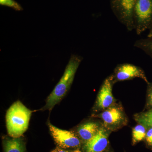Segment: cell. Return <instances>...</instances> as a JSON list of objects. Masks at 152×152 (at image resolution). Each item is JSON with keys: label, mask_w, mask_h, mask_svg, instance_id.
I'll return each instance as SVG.
<instances>
[{"label": "cell", "mask_w": 152, "mask_h": 152, "mask_svg": "<svg viewBox=\"0 0 152 152\" xmlns=\"http://www.w3.org/2000/svg\"><path fill=\"white\" fill-rule=\"evenodd\" d=\"M82 60L83 58L80 56L72 55L61 78L48 96L45 105L41 109L42 110H51L66 96L73 82L75 75Z\"/></svg>", "instance_id": "cell-1"}, {"label": "cell", "mask_w": 152, "mask_h": 152, "mask_svg": "<svg viewBox=\"0 0 152 152\" xmlns=\"http://www.w3.org/2000/svg\"><path fill=\"white\" fill-rule=\"evenodd\" d=\"M32 112L20 101L11 105L6 116L7 130L10 136L14 138L21 137L28 129Z\"/></svg>", "instance_id": "cell-2"}, {"label": "cell", "mask_w": 152, "mask_h": 152, "mask_svg": "<svg viewBox=\"0 0 152 152\" xmlns=\"http://www.w3.org/2000/svg\"><path fill=\"white\" fill-rule=\"evenodd\" d=\"M93 117L102 120L103 126L111 132L116 131L127 125V117L120 104L115 103L108 108Z\"/></svg>", "instance_id": "cell-3"}, {"label": "cell", "mask_w": 152, "mask_h": 152, "mask_svg": "<svg viewBox=\"0 0 152 152\" xmlns=\"http://www.w3.org/2000/svg\"><path fill=\"white\" fill-rule=\"evenodd\" d=\"M134 18L137 34L148 30L152 21V0H136Z\"/></svg>", "instance_id": "cell-4"}, {"label": "cell", "mask_w": 152, "mask_h": 152, "mask_svg": "<svg viewBox=\"0 0 152 152\" xmlns=\"http://www.w3.org/2000/svg\"><path fill=\"white\" fill-rule=\"evenodd\" d=\"M136 0H112L113 10L121 23L129 31L134 30V8Z\"/></svg>", "instance_id": "cell-5"}, {"label": "cell", "mask_w": 152, "mask_h": 152, "mask_svg": "<svg viewBox=\"0 0 152 152\" xmlns=\"http://www.w3.org/2000/svg\"><path fill=\"white\" fill-rule=\"evenodd\" d=\"M49 130L58 146L65 149L77 148L81 142L77 135L72 131L61 129L48 122Z\"/></svg>", "instance_id": "cell-6"}, {"label": "cell", "mask_w": 152, "mask_h": 152, "mask_svg": "<svg viewBox=\"0 0 152 152\" xmlns=\"http://www.w3.org/2000/svg\"><path fill=\"white\" fill-rule=\"evenodd\" d=\"M112 75L114 83L128 80L135 78L142 79L147 83H149L147 80L145 72L141 68L129 63L118 65L115 68L114 73Z\"/></svg>", "instance_id": "cell-7"}, {"label": "cell", "mask_w": 152, "mask_h": 152, "mask_svg": "<svg viewBox=\"0 0 152 152\" xmlns=\"http://www.w3.org/2000/svg\"><path fill=\"white\" fill-rule=\"evenodd\" d=\"M114 83L112 75L104 80L95 104V109L97 111H103L115 103L113 94V86Z\"/></svg>", "instance_id": "cell-8"}, {"label": "cell", "mask_w": 152, "mask_h": 152, "mask_svg": "<svg viewBox=\"0 0 152 152\" xmlns=\"http://www.w3.org/2000/svg\"><path fill=\"white\" fill-rule=\"evenodd\" d=\"M111 131L102 126L97 134L84 143L85 152H104L108 146L109 136Z\"/></svg>", "instance_id": "cell-9"}, {"label": "cell", "mask_w": 152, "mask_h": 152, "mask_svg": "<svg viewBox=\"0 0 152 152\" xmlns=\"http://www.w3.org/2000/svg\"><path fill=\"white\" fill-rule=\"evenodd\" d=\"M102 125L96 122H89L80 126L77 130L79 137L85 143L92 138Z\"/></svg>", "instance_id": "cell-10"}, {"label": "cell", "mask_w": 152, "mask_h": 152, "mask_svg": "<svg viewBox=\"0 0 152 152\" xmlns=\"http://www.w3.org/2000/svg\"><path fill=\"white\" fill-rule=\"evenodd\" d=\"M4 152H25L26 145L21 137L6 139L3 142Z\"/></svg>", "instance_id": "cell-11"}, {"label": "cell", "mask_w": 152, "mask_h": 152, "mask_svg": "<svg viewBox=\"0 0 152 152\" xmlns=\"http://www.w3.org/2000/svg\"><path fill=\"white\" fill-rule=\"evenodd\" d=\"M134 119L138 124L142 125L146 129L152 128V109L145 113L135 114Z\"/></svg>", "instance_id": "cell-12"}, {"label": "cell", "mask_w": 152, "mask_h": 152, "mask_svg": "<svg viewBox=\"0 0 152 152\" xmlns=\"http://www.w3.org/2000/svg\"><path fill=\"white\" fill-rule=\"evenodd\" d=\"M134 47L152 58V37L140 39L135 42Z\"/></svg>", "instance_id": "cell-13"}, {"label": "cell", "mask_w": 152, "mask_h": 152, "mask_svg": "<svg viewBox=\"0 0 152 152\" xmlns=\"http://www.w3.org/2000/svg\"><path fill=\"white\" fill-rule=\"evenodd\" d=\"M146 128L142 125H137L132 129V143L133 145L137 143L145 138Z\"/></svg>", "instance_id": "cell-14"}, {"label": "cell", "mask_w": 152, "mask_h": 152, "mask_svg": "<svg viewBox=\"0 0 152 152\" xmlns=\"http://www.w3.org/2000/svg\"><path fill=\"white\" fill-rule=\"evenodd\" d=\"M0 4L12 8L17 11H23L22 6L15 0H0Z\"/></svg>", "instance_id": "cell-15"}, {"label": "cell", "mask_w": 152, "mask_h": 152, "mask_svg": "<svg viewBox=\"0 0 152 152\" xmlns=\"http://www.w3.org/2000/svg\"><path fill=\"white\" fill-rule=\"evenodd\" d=\"M50 152H82L80 150L76 149L75 150H69L68 149L63 148L60 147H57L56 148Z\"/></svg>", "instance_id": "cell-16"}, {"label": "cell", "mask_w": 152, "mask_h": 152, "mask_svg": "<svg viewBox=\"0 0 152 152\" xmlns=\"http://www.w3.org/2000/svg\"><path fill=\"white\" fill-rule=\"evenodd\" d=\"M145 139L149 145L152 147V128H150L147 131Z\"/></svg>", "instance_id": "cell-17"}, {"label": "cell", "mask_w": 152, "mask_h": 152, "mask_svg": "<svg viewBox=\"0 0 152 152\" xmlns=\"http://www.w3.org/2000/svg\"><path fill=\"white\" fill-rule=\"evenodd\" d=\"M148 103L152 106V85H151L148 92Z\"/></svg>", "instance_id": "cell-18"}, {"label": "cell", "mask_w": 152, "mask_h": 152, "mask_svg": "<svg viewBox=\"0 0 152 152\" xmlns=\"http://www.w3.org/2000/svg\"><path fill=\"white\" fill-rule=\"evenodd\" d=\"M148 30V34L147 37L149 38L152 37V21L151 26H150V27L149 28Z\"/></svg>", "instance_id": "cell-19"}]
</instances>
